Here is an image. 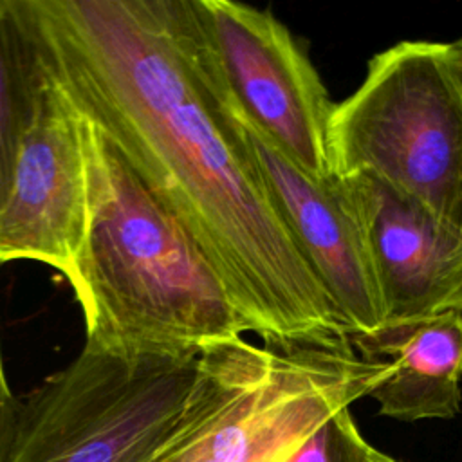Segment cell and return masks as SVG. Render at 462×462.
Wrapping results in <instances>:
<instances>
[{
	"mask_svg": "<svg viewBox=\"0 0 462 462\" xmlns=\"http://www.w3.org/2000/svg\"><path fill=\"white\" fill-rule=\"evenodd\" d=\"M47 78L180 222L265 346L354 348L236 121L193 0H16Z\"/></svg>",
	"mask_w": 462,
	"mask_h": 462,
	"instance_id": "obj_1",
	"label": "cell"
},
{
	"mask_svg": "<svg viewBox=\"0 0 462 462\" xmlns=\"http://www.w3.org/2000/svg\"><path fill=\"white\" fill-rule=\"evenodd\" d=\"M90 222L70 283L85 346L193 359L244 337L218 274L108 139L83 116Z\"/></svg>",
	"mask_w": 462,
	"mask_h": 462,
	"instance_id": "obj_2",
	"label": "cell"
},
{
	"mask_svg": "<svg viewBox=\"0 0 462 462\" xmlns=\"http://www.w3.org/2000/svg\"><path fill=\"white\" fill-rule=\"evenodd\" d=\"M388 372L390 361L354 348L278 350L242 337L200 356L189 401L148 462H282Z\"/></svg>",
	"mask_w": 462,
	"mask_h": 462,
	"instance_id": "obj_3",
	"label": "cell"
},
{
	"mask_svg": "<svg viewBox=\"0 0 462 462\" xmlns=\"http://www.w3.org/2000/svg\"><path fill=\"white\" fill-rule=\"evenodd\" d=\"M330 175H370L462 235V70L453 43L404 40L372 56L334 105Z\"/></svg>",
	"mask_w": 462,
	"mask_h": 462,
	"instance_id": "obj_4",
	"label": "cell"
},
{
	"mask_svg": "<svg viewBox=\"0 0 462 462\" xmlns=\"http://www.w3.org/2000/svg\"><path fill=\"white\" fill-rule=\"evenodd\" d=\"M200 357H126L83 346L18 397L9 462H148L177 426Z\"/></svg>",
	"mask_w": 462,
	"mask_h": 462,
	"instance_id": "obj_5",
	"label": "cell"
},
{
	"mask_svg": "<svg viewBox=\"0 0 462 462\" xmlns=\"http://www.w3.org/2000/svg\"><path fill=\"white\" fill-rule=\"evenodd\" d=\"M193 7L240 114L309 177L330 179L327 132L336 103L298 40L247 4L193 0Z\"/></svg>",
	"mask_w": 462,
	"mask_h": 462,
	"instance_id": "obj_6",
	"label": "cell"
},
{
	"mask_svg": "<svg viewBox=\"0 0 462 462\" xmlns=\"http://www.w3.org/2000/svg\"><path fill=\"white\" fill-rule=\"evenodd\" d=\"M88 222L81 117L43 72L13 188L0 211V263L40 262L72 283L85 251Z\"/></svg>",
	"mask_w": 462,
	"mask_h": 462,
	"instance_id": "obj_7",
	"label": "cell"
},
{
	"mask_svg": "<svg viewBox=\"0 0 462 462\" xmlns=\"http://www.w3.org/2000/svg\"><path fill=\"white\" fill-rule=\"evenodd\" d=\"M231 96V94H229ZM247 148L303 256L334 303L350 343L377 334L384 312L365 240L341 180H318L292 164L236 108Z\"/></svg>",
	"mask_w": 462,
	"mask_h": 462,
	"instance_id": "obj_8",
	"label": "cell"
},
{
	"mask_svg": "<svg viewBox=\"0 0 462 462\" xmlns=\"http://www.w3.org/2000/svg\"><path fill=\"white\" fill-rule=\"evenodd\" d=\"M337 179L365 240L383 328L462 312V235L370 175Z\"/></svg>",
	"mask_w": 462,
	"mask_h": 462,
	"instance_id": "obj_9",
	"label": "cell"
},
{
	"mask_svg": "<svg viewBox=\"0 0 462 462\" xmlns=\"http://www.w3.org/2000/svg\"><path fill=\"white\" fill-rule=\"evenodd\" d=\"M361 357L390 361V372L368 393L379 413L397 420L451 419L462 402V312L388 327L352 341Z\"/></svg>",
	"mask_w": 462,
	"mask_h": 462,
	"instance_id": "obj_10",
	"label": "cell"
},
{
	"mask_svg": "<svg viewBox=\"0 0 462 462\" xmlns=\"http://www.w3.org/2000/svg\"><path fill=\"white\" fill-rule=\"evenodd\" d=\"M42 81V65L16 0H0V211L13 188Z\"/></svg>",
	"mask_w": 462,
	"mask_h": 462,
	"instance_id": "obj_11",
	"label": "cell"
},
{
	"mask_svg": "<svg viewBox=\"0 0 462 462\" xmlns=\"http://www.w3.org/2000/svg\"><path fill=\"white\" fill-rule=\"evenodd\" d=\"M374 449L343 408L296 444L282 462H372Z\"/></svg>",
	"mask_w": 462,
	"mask_h": 462,
	"instance_id": "obj_12",
	"label": "cell"
},
{
	"mask_svg": "<svg viewBox=\"0 0 462 462\" xmlns=\"http://www.w3.org/2000/svg\"><path fill=\"white\" fill-rule=\"evenodd\" d=\"M16 413H18V397L13 395L0 352V462H9L14 430H16Z\"/></svg>",
	"mask_w": 462,
	"mask_h": 462,
	"instance_id": "obj_13",
	"label": "cell"
},
{
	"mask_svg": "<svg viewBox=\"0 0 462 462\" xmlns=\"http://www.w3.org/2000/svg\"><path fill=\"white\" fill-rule=\"evenodd\" d=\"M372 462H399V460H395V458H392V457H388V455H384L381 451H375Z\"/></svg>",
	"mask_w": 462,
	"mask_h": 462,
	"instance_id": "obj_14",
	"label": "cell"
},
{
	"mask_svg": "<svg viewBox=\"0 0 462 462\" xmlns=\"http://www.w3.org/2000/svg\"><path fill=\"white\" fill-rule=\"evenodd\" d=\"M453 45H455V51H457V56H458V65H460V70H462V38L457 40Z\"/></svg>",
	"mask_w": 462,
	"mask_h": 462,
	"instance_id": "obj_15",
	"label": "cell"
}]
</instances>
